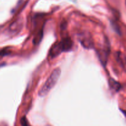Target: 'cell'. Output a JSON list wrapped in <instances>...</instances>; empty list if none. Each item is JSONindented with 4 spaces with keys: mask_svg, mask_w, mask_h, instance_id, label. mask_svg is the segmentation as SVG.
I'll return each instance as SVG.
<instances>
[{
    "mask_svg": "<svg viewBox=\"0 0 126 126\" xmlns=\"http://www.w3.org/2000/svg\"><path fill=\"white\" fill-rule=\"evenodd\" d=\"M73 47V42L70 38H66L58 43H55L50 48L49 55L51 59L55 58L63 52H68Z\"/></svg>",
    "mask_w": 126,
    "mask_h": 126,
    "instance_id": "cell-2",
    "label": "cell"
},
{
    "mask_svg": "<svg viewBox=\"0 0 126 126\" xmlns=\"http://www.w3.org/2000/svg\"><path fill=\"white\" fill-rule=\"evenodd\" d=\"M20 124L22 126H30V125L28 123V121H27L26 117L23 116L20 119Z\"/></svg>",
    "mask_w": 126,
    "mask_h": 126,
    "instance_id": "cell-7",
    "label": "cell"
},
{
    "mask_svg": "<svg viewBox=\"0 0 126 126\" xmlns=\"http://www.w3.org/2000/svg\"><path fill=\"white\" fill-rule=\"evenodd\" d=\"M20 23H17V22H16L15 23H12L9 28L10 30L12 31V32H17V31L18 30V29H19V28H21V27H17V26H20Z\"/></svg>",
    "mask_w": 126,
    "mask_h": 126,
    "instance_id": "cell-5",
    "label": "cell"
},
{
    "mask_svg": "<svg viewBox=\"0 0 126 126\" xmlns=\"http://www.w3.org/2000/svg\"><path fill=\"white\" fill-rule=\"evenodd\" d=\"M11 53V51H10L9 49H3L2 50H0V57H4L6 56V55H9Z\"/></svg>",
    "mask_w": 126,
    "mask_h": 126,
    "instance_id": "cell-6",
    "label": "cell"
},
{
    "mask_svg": "<svg viewBox=\"0 0 126 126\" xmlns=\"http://www.w3.org/2000/svg\"><path fill=\"white\" fill-rule=\"evenodd\" d=\"M61 75V70L57 68L52 71L50 76L47 78L43 86L38 92V95L40 97H44L47 95L55 86Z\"/></svg>",
    "mask_w": 126,
    "mask_h": 126,
    "instance_id": "cell-1",
    "label": "cell"
},
{
    "mask_svg": "<svg viewBox=\"0 0 126 126\" xmlns=\"http://www.w3.org/2000/svg\"><path fill=\"white\" fill-rule=\"evenodd\" d=\"M79 41L82 46H84V47L87 48V49L92 47V39L89 37V36L86 35L84 34H82V36L79 38Z\"/></svg>",
    "mask_w": 126,
    "mask_h": 126,
    "instance_id": "cell-3",
    "label": "cell"
},
{
    "mask_svg": "<svg viewBox=\"0 0 126 126\" xmlns=\"http://www.w3.org/2000/svg\"><path fill=\"white\" fill-rule=\"evenodd\" d=\"M110 84L111 87L113 89L115 90L116 91H118L121 89V84H119V82H117L116 81H115L114 80L111 79V81L110 82Z\"/></svg>",
    "mask_w": 126,
    "mask_h": 126,
    "instance_id": "cell-4",
    "label": "cell"
}]
</instances>
